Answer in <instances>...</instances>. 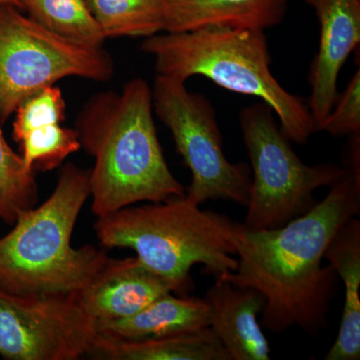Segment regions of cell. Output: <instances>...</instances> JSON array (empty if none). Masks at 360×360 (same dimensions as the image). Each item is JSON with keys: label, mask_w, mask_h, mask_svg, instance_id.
<instances>
[{"label": "cell", "mask_w": 360, "mask_h": 360, "mask_svg": "<svg viewBox=\"0 0 360 360\" xmlns=\"http://www.w3.org/2000/svg\"><path fill=\"white\" fill-rule=\"evenodd\" d=\"M345 168L323 200L283 226L251 231L236 221L238 267L219 278L264 296L260 326L272 333L297 328L317 338L328 328L338 276L322 260L336 232L360 213V168Z\"/></svg>", "instance_id": "cell-1"}, {"label": "cell", "mask_w": 360, "mask_h": 360, "mask_svg": "<svg viewBox=\"0 0 360 360\" xmlns=\"http://www.w3.org/2000/svg\"><path fill=\"white\" fill-rule=\"evenodd\" d=\"M75 129L80 146L94 160L89 184L91 210L97 217L136 203L186 195L163 155L153 92L142 78L129 80L120 92L92 96Z\"/></svg>", "instance_id": "cell-2"}, {"label": "cell", "mask_w": 360, "mask_h": 360, "mask_svg": "<svg viewBox=\"0 0 360 360\" xmlns=\"http://www.w3.org/2000/svg\"><path fill=\"white\" fill-rule=\"evenodd\" d=\"M89 198V170L65 165L47 200L21 214L0 238V288L20 295H70L84 290L110 258L96 246L71 245Z\"/></svg>", "instance_id": "cell-3"}, {"label": "cell", "mask_w": 360, "mask_h": 360, "mask_svg": "<svg viewBox=\"0 0 360 360\" xmlns=\"http://www.w3.org/2000/svg\"><path fill=\"white\" fill-rule=\"evenodd\" d=\"M236 225L226 215L201 210L184 195L97 217L94 231L104 248L135 251L142 264L180 293L191 285L193 265H203L214 278L236 269Z\"/></svg>", "instance_id": "cell-4"}, {"label": "cell", "mask_w": 360, "mask_h": 360, "mask_svg": "<svg viewBox=\"0 0 360 360\" xmlns=\"http://www.w3.org/2000/svg\"><path fill=\"white\" fill-rule=\"evenodd\" d=\"M141 49L155 58L156 75L186 82L201 75L229 91L262 99L290 141L305 143L317 131L307 103L274 77L264 30L212 27L161 32L144 40Z\"/></svg>", "instance_id": "cell-5"}, {"label": "cell", "mask_w": 360, "mask_h": 360, "mask_svg": "<svg viewBox=\"0 0 360 360\" xmlns=\"http://www.w3.org/2000/svg\"><path fill=\"white\" fill-rule=\"evenodd\" d=\"M264 103L250 104L239 116L250 160L251 186L243 225L251 231L278 229L317 203L314 193L340 181L347 170L336 163L303 162Z\"/></svg>", "instance_id": "cell-6"}, {"label": "cell", "mask_w": 360, "mask_h": 360, "mask_svg": "<svg viewBox=\"0 0 360 360\" xmlns=\"http://www.w3.org/2000/svg\"><path fill=\"white\" fill-rule=\"evenodd\" d=\"M20 11L0 6V124L28 97L63 78L104 82L115 75V61L103 46L58 37Z\"/></svg>", "instance_id": "cell-7"}, {"label": "cell", "mask_w": 360, "mask_h": 360, "mask_svg": "<svg viewBox=\"0 0 360 360\" xmlns=\"http://www.w3.org/2000/svg\"><path fill=\"white\" fill-rule=\"evenodd\" d=\"M151 92L155 115L172 132L177 151L191 170L187 200L198 205L219 200L248 205L250 165L227 160L210 101L189 91L186 82L163 75H155Z\"/></svg>", "instance_id": "cell-8"}, {"label": "cell", "mask_w": 360, "mask_h": 360, "mask_svg": "<svg viewBox=\"0 0 360 360\" xmlns=\"http://www.w3.org/2000/svg\"><path fill=\"white\" fill-rule=\"evenodd\" d=\"M99 333L77 295H14L0 288V356L7 360H77Z\"/></svg>", "instance_id": "cell-9"}, {"label": "cell", "mask_w": 360, "mask_h": 360, "mask_svg": "<svg viewBox=\"0 0 360 360\" xmlns=\"http://www.w3.org/2000/svg\"><path fill=\"white\" fill-rule=\"evenodd\" d=\"M321 25L319 51L310 70L309 110L317 131L338 101V80L360 42V0H305Z\"/></svg>", "instance_id": "cell-10"}, {"label": "cell", "mask_w": 360, "mask_h": 360, "mask_svg": "<svg viewBox=\"0 0 360 360\" xmlns=\"http://www.w3.org/2000/svg\"><path fill=\"white\" fill-rule=\"evenodd\" d=\"M167 292H176L174 286L135 257L108 258L75 295L80 307L99 323L132 316Z\"/></svg>", "instance_id": "cell-11"}, {"label": "cell", "mask_w": 360, "mask_h": 360, "mask_svg": "<svg viewBox=\"0 0 360 360\" xmlns=\"http://www.w3.org/2000/svg\"><path fill=\"white\" fill-rule=\"evenodd\" d=\"M205 298L212 314L210 328L231 360L270 359L269 340L257 321L265 307L262 293L215 278Z\"/></svg>", "instance_id": "cell-12"}, {"label": "cell", "mask_w": 360, "mask_h": 360, "mask_svg": "<svg viewBox=\"0 0 360 360\" xmlns=\"http://www.w3.org/2000/svg\"><path fill=\"white\" fill-rule=\"evenodd\" d=\"M285 4L283 0H165V32L212 27L265 32L283 21Z\"/></svg>", "instance_id": "cell-13"}, {"label": "cell", "mask_w": 360, "mask_h": 360, "mask_svg": "<svg viewBox=\"0 0 360 360\" xmlns=\"http://www.w3.org/2000/svg\"><path fill=\"white\" fill-rule=\"evenodd\" d=\"M212 314L205 298L174 296L172 292L127 319L99 322L101 335L124 340H141L189 333L210 326Z\"/></svg>", "instance_id": "cell-14"}, {"label": "cell", "mask_w": 360, "mask_h": 360, "mask_svg": "<svg viewBox=\"0 0 360 360\" xmlns=\"http://www.w3.org/2000/svg\"><path fill=\"white\" fill-rule=\"evenodd\" d=\"M345 285V307L338 338L326 360L360 359V220L350 219L336 232L324 253Z\"/></svg>", "instance_id": "cell-15"}, {"label": "cell", "mask_w": 360, "mask_h": 360, "mask_svg": "<svg viewBox=\"0 0 360 360\" xmlns=\"http://www.w3.org/2000/svg\"><path fill=\"white\" fill-rule=\"evenodd\" d=\"M89 355L108 360H231L210 326L141 340H118L99 333Z\"/></svg>", "instance_id": "cell-16"}, {"label": "cell", "mask_w": 360, "mask_h": 360, "mask_svg": "<svg viewBox=\"0 0 360 360\" xmlns=\"http://www.w3.org/2000/svg\"><path fill=\"white\" fill-rule=\"evenodd\" d=\"M105 39L148 37L165 32V0H86Z\"/></svg>", "instance_id": "cell-17"}, {"label": "cell", "mask_w": 360, "mask_h": 360, "mask_svg": "<svg viewBox=\"0 0 360 360\" xmlns=\"http://www.w3.org/2000/svg\"><path fill=\"white\" fill-rule=\"evenodd\" d=\"M20 8L63 39L89 46H103L105 41L86 0H20Z\"/></svg>", "instance_id": "cell-18"}, {"label": "cell", "mask_w": 360, "mask_h": 360, "mask_svg": "<svg viewBox=\"0 0 360 360\" xmlns=\"http://www.w3.org/2000/svg\"><path fill=\"white\" fill-rule=\"evenodd\" d=\"M37 196L35 172L11 148L0 127V219L14 224L37 205Z\"/></svg>", "instance_id": "cell-19"}, {"label": "cell", "mask_w": 360, "mask_h": 360, "mask_svg": "<svg viewBox=\"0 0 360 360\" xmlns=\"http://www.w3.org/2000/svg\"><path fill=\"white\" fill-rule=\"evenodd\" d=\"M20 155L26 167L33 172H51L60 167L66 158L77 153L82 146L75 129L63 127L61 123L40 125L22 135Z\"/></svg>", "instance_id": "cell-20"}, {"label": "cell", "mask_w": 360, "mask_h": 360, "mask_svg": "<svg viewBox=\"0 0 360 360\" xmlns=\"http://www.w3.org/2000/svg\"><path fill=\"white\" fill-rule=\"evenodd\" d=\"M66 104L63 92L56 85L40 90L28 97L13 115V137L18 141L22 135L46 123H63Z\"/></svg>", "instance_id": "cell-21"}, {"label": "cell", "mask_w": 360, "mask_h": 360, "mask_svg": "<svg viewBox=\"0 0 360 360\" xmlns=\"http://www.w3.org/2000/svg\"><path fill=\"white\" fill-rule=\"evenodd\" d=\"M321 131L328 132L335 137L360 134L359 68L322 123Z\"/></svg>", "instance_id": "cell-22"}, {"label": "cell", "mask_w": 360, "mask_h": 360, "mask_svg": "<svg viewBox=\"0 0 360 360\" xmlns=\"http://www.w3.org/2000/svg\"><path fill=\"white\" fill-rule=\"evenodd\" d=\"M14 6L20 8V0H0V6Z\"/></svg>", "instance_id": "cell-23"}, {"label": "cell", "mask_w": 360, "mask_h": 360, "mask_svg": "<svg viewBox=\"0 0 360 360\" xmlns=\"http://www.w3.org/2000/svg\"><path fill=\"white\" fill-rule=\"evenodd\" d=\"M283 1L286 2V1H288V0H283Z\"/></svg>", "instance_id": "cell-24"}]
</instances>
